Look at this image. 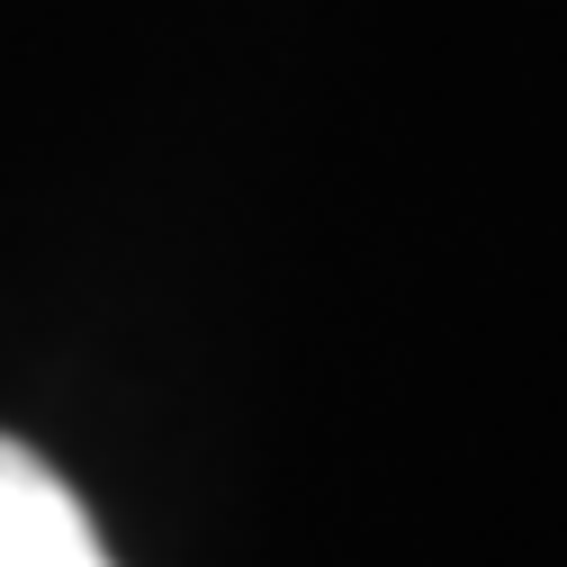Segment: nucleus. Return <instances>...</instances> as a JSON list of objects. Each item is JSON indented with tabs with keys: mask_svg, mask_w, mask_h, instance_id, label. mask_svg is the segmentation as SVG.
I'll return each instance as SVG.
<instances>
[{
	"mask_svg": "<svg viewBox=\"0 0 567 567\" xmlns=\"http://www.w3.org/2000/svg\"><path fill=\"white\" fill-rule=\"evenodd\" d=\"M0 567H117L82 495L19 442H0Z\"/></svg>",
	"mask_w": 567,
	"mask_h": 567,
	"instance_id": "nucleus-1",
	"label": "nucleus"
}]
</instances>
